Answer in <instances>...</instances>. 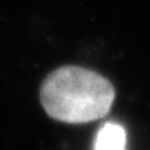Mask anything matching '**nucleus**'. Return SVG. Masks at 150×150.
<instances>
[{
  "label": "nucleus",
  "mask_w": 150,
  "mask_h": 150,
  "mask_svg": "<svg viewBox=\"0 0 150 150\" xmlns=\"http://www.w3.org/2000/svg\"><path fill=\"white\" fill-rule=\"evenodd\" d=\"M115 98L110 81L89 69L66 66L45 80L40 100L52 118L63 122H87L109 112Z\"/></svg>",
  "instance_id": "f257e3e1"
},
{
  "label": "nucleus",
  "mask_w": 150,
  "mask_h": 150,
  "mask_svg": "<svg viewBox=\"0 0 150 150\" xmlns=\"http://www.w3.org/2000/svg\"><path fill=\"white\" fill-rule=\"evenodd\" d=\"M95 150H126V132L120 124L103 126L97 135Z\"/></svg>",
  "instance_id": "f03ea898"
}]
</instances>
